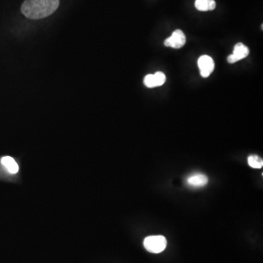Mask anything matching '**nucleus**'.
<instances>
[{
    "label": "nucleus",
    "mask_w": 263,
    "mask_h": 263,
    "mask_svg": "<svg viewBox=\"0 0 263 263\" xmlns=\"http://www.w3.org/2000/svg\"><path fill=\"white\" fill-rule=\"evenodd\" d=\"M197 63L202 77H207L213 73L215 65L214 61L211 57L207 55L201 56L199 58Z\"/></svg>",
    "instance_id": "obj_4"
},
{
    "label": "nucleus",
    "mask_w": 263,
    "mask_h": 263,
    "mask_svg": "<svg viewBox=\"0 0 263 263\" xmlns=\"http://www.w3.org/2000/svg\"><path fill=\"white\" fill-rule=\"evenodd\" d=\"M248 164L250 167L255 169H260L263 166V160L257 155H251L248 157Z\"/></svg>",
    "instance_id": "obj_9"
},
{
    "label": "nucleus",
    "mask_w": 263,
    "mask_h": 263,
    "mask_svg": "<svg viewBox=\"0 0 263 263\" xmlns=\"http://www.w3.org/2000/svg\"><path fill=\"white\" fill-rule=\"evenodd\" d=\"M248 54H249V49L242 42H238L234 47L233 54L227 57V61L229 64H233L245 58Z\"/></svg>",
    "instance_id": "obj_5"
},
{
    "label": "nucleus",
    "mask_w": 263,
    "mask_h": 263,
    "mask_svg": "<svg viewBox=\"0 0 263 263\" xmlns=\"http://www.w3.org/2000/svg\"><path fill=\"white\" fill-rule=\"evenodd\" d=\"M144 84L148 88L156 87L153 74H149L144 77Z\"/></svg>",
    "instance_id": "obj_11"
},
{
    "label": "nucleus",
    "mask_w": 263,
    "mask_h": 263,
    "mask_svg": "<svg viewBox=\"0 0 263 263\" xmlns=\"http://www.w3.org/2000/svg\"><path fill=\"white\" fill-rule=\"evenodd\" d=\"M194 6L200 11L213 10L216 8V1L215 0H195Z\"/></svg>",
    "instance_id": "obj_7"
},
{
    "label": "nucleus",
    "mask_w": 263,
    "mask_h": 263,
    "mask_svg": "<svg viewBox=\"0 0 263 263\" xmlns=\"http://www.w3.org/2000/svg\"><path fill=\"white\" fill-rule=\"evenodd\" d=\"M167 239L162 235H151L145 238L143 245L148 251L153 254H159L166 248Z\"/></svg>",
    "instance_id": "obj_2"
},
{
    "label": "nucleus",
    "mask_w": 263,
    "mask_h": 263,
    "mask_svg": "<svg viewBox=\"0 0 263 263\" xmlns=\"http://www.w3.org/2000/svg\"><path fill=\"white\" fill-rule=\"evenodd\" d=\"M59 5V0H26L21 12L30 19H41L54 13Z\"/></svg>",
    "instance_id": "obj_1"
},
{
    "label": "nucleus",
    "mask_w": 263,
    "mask_h": 263,
    "mask_svg": "<svg viewBox=\"0 0 263 263\" xmlns=\"http://www.w3.org/2000/svg\"><path fill=\"white\" fill-rule=\"evenodd\" d=\"M186 182L189 187L193 188H200L205 187L208 183V178L204 174L196 172L188 175Z\"/></svg>",
    "instance_id": "obj_6"
},
{
    "label": "nucleus",
    "mask_w": 263,
    "mask_h": 263,
    "mask_svg": "<svg viewBox=\"0 0 263 263\" xmlns=\"http://www.w3.org/2000/svg\"><path fill=\"white\" fill-rule=\"evenodd\" d=\"M154 75L155 82H156V87L157 86H162L165 83V80H166V77L165 75L162 72H156Z\"/></svg>",
    "instance_id": "obj_10"
},
{
    "label": "nucleus",
    "mask_w": 263,
    "mask_h": 263,
    "mask_svg": "<svg viewBox=\"0 0 263 263\" xmlns=\"http://www.w3.org/2000/svg\"><path fill=\"white\" fill-rule=\"evenodd\" d=\"M1 162L10 173L15 174L19 171V165L17 162L10 156H4L1 158Z\"/></svg>",
    "instance_id": "obj_8"
},
{
    "label": "nucleus",
    "mask_w": 263,
    "mask_h": 263,
    "mask_svg": "<svg viewBox=\"0 0 263 263\" xmlns=\"http://www.w3.org/2000/svg\"><path fill=\"white\" fill-rule=\"evenodd\" d=\"M186 36L181 29H176L172 32L169 38H167L165 40V46L171 47L172 48H181L185 45Z\"/></svg>",
    "instance_id": "obj_3"
}]
</instances>
